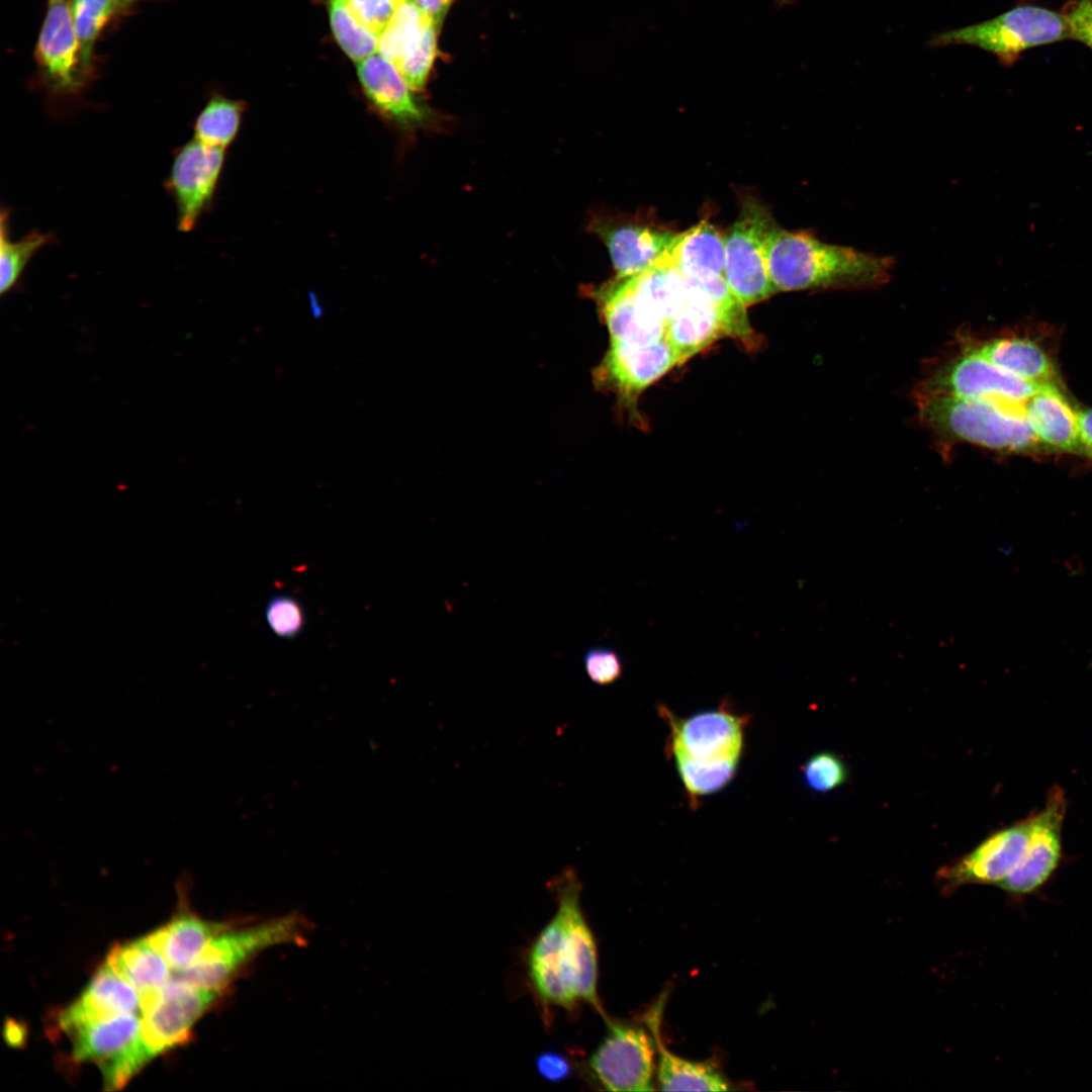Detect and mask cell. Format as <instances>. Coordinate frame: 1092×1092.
<instances>
[{"mask_svg":"<svg viewBox=\"0 0 1092 1092\" xmlns=\"http://www.w3.org/2000/svg\"><path fill=\"white\" fill-rule=\"evenodd\" d=\"M1078 426L1082 453L1092 458V407L1078 412Z\"/></svg>","mask_w":1092,"mask_h":1092,"instance_id":"7bdbcfd3","label":"cell"},{"mask_svg":"<svg viewBox=\"0 0 1092 1092\" xmlns=\"http://www.w3.org/2000/svg\"><path fill=\"white\" fill-rule=\"evenodd\" d=\"M921 404L922 420L946 437L1010 453L1045 449L1028 425L1024 403L928 393Z\"/></svg>","mask_w":1092,"mask_h":1092,"instance_id":"7a4b0ae2","label":"cell"},{"mask_svg":"<svg viewBox=\"0 0 1092 1092\" xmlns=\"http://www.w3.org/2000/svg\"><path fill=\"white\" fill-rule=\"evenodd\" d=\"M229 923L203 920L193 914L176 916L148 938L176 972L187 969L208 942Z\"/></svg>","mask_w":1092,"mask_h":1092,"instance_id":"d4e9b609","label":"cell"},{"mask_svg":"<svg viewBox=\"0 0 1092 1092\" xmlns=\"http://www.w3.org/2000/svg\"><path fill=\"white\" fill-rule=\"evenodd\" d=\"M1067 804L1066 793L1054 786L1043 808L1030 815L1025 851L1017 866L998 884L1001 889L1013 895H1025L1039 889L1051 878L1062 858Z\"/></svg>","mask_w":1092,"mask_h":1092,"instance_id":"8fae6325","label":"cell"},{"mask_svg":"<svg viewBox=\"0 0 1092 1092\" xmlns=\"http://www.w3.org/2000/svg\"><path fill=\"white\" fill-rule=\"evenodd\" d=\"M589 1058V1069L607 1091H653L656 1050L652 1035L639 1026L611 1021Z\"/></svg>","mask_w":1092,"mask_h":1092,"instance_id":"9c48e42d","label":"cell"},{"mask_svg":"<svg viewBox=\"0 0 1092 1092\" xmlns=\"http://www.w3.org/2000/svg\"><path fill=\"white\" fill-rule=\"evenodd\" d=\"M59 1027L73 1044V1059L96 1064L107 1090L122 1088L153 1057L138 1014L69 1017L60 1013Z\"/></svg>","mask_w":1092,"mask_h":1092,"instance_id":"3957f363","label":"cell"},{"mask_svg":"<svg viewBox=\"0 0 1092 1092\" xmlns=\"http://www.w3.org/2000/svg\"><path fill=\"white\" fill-rule=\"evenodd\" d=\"M589 230L607 247L619 278L647 270L678 236L643 218L596 217L590 220Z\"/></svg>","mask_w":1092,"mask_h":1092,"instance_id":"9a60e30c","label":"cell"},{"mask_svg":"<svg viewBox=\"0 0 1092 1092\" xmlns=\"http://www.w3.org/2000/svg\"><path fill=\"white\" fill-rule=\"evenodd\" d=\"M611 342L650 344L665 338V322L637 295L632 277L619 278L595 291Z\"/></svg>","mask_w":1092,"mask_h":1092,"instance_id":"d6986e66","label":"cell"},{"mask_svg":"<svg viewBox=\"0 0 1092 1092\" xmlns=\"http://www.w3.org/2000/svg\"><path fill=\"white\" fill-rule=\"evenodd\" d=\"M686 279L688 291L685 303L668 321L665 329V339L679 364L718 338L728 336L724 320L715 303L698 286L687 277Z\"/></svg>","mask_w":1092,"mask_h":1092,"instance_id":"44dd1931","label":"cell"},{"mask_svg":"<svg viewBox=\"0 0 1092 1092\" xmlns=\"http://www.w3.org/2000/svg\"><path fill=\"white\" fill-rule=\"evenodd\" d=\"M777 224L765 204L745 196L725 236V278L745 307L777 292L766 265L767 245Z\"/></svg>","mask_w":1092,"mask_h":1092,"instance_id":"8992f818","label":"cell"},{"mask_svg":"<svg viewBox=\"0 0 1092 1092\" xmlns=\"http://www.w3.org/2000/svg\"><path fill=\"white\" fill-rule=\"evenodd\" d=\"M548 887L558 904L561 954L573 994L577 1001L588 1003L605 1017L597 991V944L579 903L581 883L574 869L567 867L548 882Z\"/></svg>","mask_w":1092,"mask_h":1092,"instance_id":"52a82bcc","label":"cell"},{"mask_svg":"<svg viewBox=\"0 0 1092 1092\" xmlns=\"http://www.w3.org/2000/svg\"><path fill=\"white\" fill-rule=\"evenodd\" d=\"M118 7L115 0H73L72 20L81 67L88 77L95 40Z\"/></svg>","mask_w":1092,"mask_h":1092,"instance_id":"d6a6232c","label":"cell"},{"mask_svg":"<svg viewBox=\"0 0 1092 1092\" xmlns=\"http://www.w3.org/2000/svg\"><path fill=\"white\" fill-rule=\"evenodd\" d=\"M1030 815L996 830L968 853L937 873L944 890L968 884H999L1021 859L1030 832Z\"/></svg>","mask_w":1092,"mask_h":1092,"instance_id":"7c38bea8","label":"cell"},{"mask_svg":"<svg viewBox=\"0 0 1092 1092\" xmlns=\"http://www.w3.org/2000/svg\"><path fill=\"white\" fill-rule=\"evenodd\" d=\"M51 1H54V0H51Z\"/></svg>","mask_w":1092,"mask_h":1092,"instance_id":"bcb514c9","label":"cell"},{"mask_svg":"<svg viewBox=\"0 0 1092 1092\" xmlns=\"http://www.w3.org/2000/svg\"><path fill=\"white\" fill-rule=\"evenodd\" d=\"M560 944L561 921L555 913L530 948L529 974L543 1003L572 1010L578 1001L567 979Z\"/></svg>","mask_w":1092,"mask_h":1092,"instance_id":"603a6c76","label":"cell"},{"mask_svg":"<svg viewBox=\"0 0 1092 1092\" xmlns=\"http://www.w3.org/2000/svg\"><path fill=\"white\" fill-rule=\"evenodd\" d=\"M245 109L244 101L212 95L193 122V138L225 150L240 130Z\"/></svg>","mask_w":1092,"mask_h":1092,"instance_id":"f1b7e54d","label":"cell"},{"mask_svg":"<svg viewBox=\"0 0 1092 1092\" xmlns=\"http://www.w3.org/2000/svg\"><path fill=\"white\" fill-rule=\"evenodd\" d=\"M225 159V150L195 138L174 151L165 189L177 211V229L192 231L210 209Z\"/></svg>","mask_w":1092,"mask_h":1092,"instance_id":"30bf717a","label":"cell"},{"mask_svg":"<svg viewBox=\"0 0 1092 1092\" xmlns=\"http://www.w3.org/2000/svg\"><path fill=\"white\" fill-rule=\"evenodd\" d=\"M979 355L1028 382L1059 385L1058 373L1050 355L1034 340L1004 337L973 348Z\"/></svg>","mask_w":1092,"mask_h":1092,"instance_id":"4316f807","label":"cell"},{"mask_svg":"<svg viewBox=\"0 0 1092 1092\" xmlns=\"http://www.w3.org/2000/svg\"><path fill=\"white\" fill-rule=\"evenodd\" d=\"M1061 12L1068 21L1070 38L1092 50V0H1068Z\"/></svg>","mask_w":1092,"mask_h":1092,"instance_id":"ab89813d","label":"cell"},{"mask_svg":"<svg viewBox=\"0 0 1092 1092\" xmlns=\"http://www.w3.org/2000/svg\"><path fill=\"white\" fill-rule=\"evenodd\" d=\"M221 991L193 986L180 979L141 996L144 1039L154 1056L185 1043L195 1022Z\"/></svg>","mask_w":1092,"mask_h":1092,"instance_id":"ba28073f","label":"cell"},{"mask_svg":"<svg viewBox=\"0 0 1092 1092\" xmlns=\"http://www.w3.org/2000/svg\"><path fill=\"white\" fill-rule=\"evenodd\" d=\"M420 9L438 27L441 26L453 0H414Z\"/></svg>","mask_w":1092,"mask_h":1092,"instance_id":"b9f144b4","label":"cell"},{"mask_svg":"<svg viewBox=\"0 0 1092 1092\" xmlns=\"http://www.w3.org/2000/svg\"><path fill=\"white\" fill-rule=\"evenodd\" d=\"M106 963L141 996L160 989L171 980L169 964L148 936L113 946Z\"/></svg>","mask_w":1092,"mask_h":1092,"instance_id":"83f0119b","label":"cell"},{"mask_svg":"<svg viewBox=\"0 0 1092 1092\" xmlns=\"http://www.w3.org/2000/svg\"><path fill=\"white\" fill-rule=\"evenodd\" d=\"M439 27L430 22L418 41L394 64L408 86L423 91L437 52Z\"/></svg>","mask_w":1092,"mask_h":1092,"instance_id":"e575fe53","label":"cell"},{"mask_svg":"<svg viewBox=\"0 0 1092 1092\" xmlns=\"http://www.w3.org/2000/svg\"><path fill=\"white\" fill-rule=\"evenodd\" d=\"M664 1003L665 996H660L645 1017L655 1044L656 1076L660 1090L727 1091L731 1089L729 1080L713 1063L681 1058L665 1046L660 1036Z\"/></svg>","mask_w":1092,"mask_h":1092,"instance_id":"ffe728a7","label":"cell"},{"mask_svg":"<svg viewBox=\"0 0 1092 1092\" xmlns=\"http://www.w3.org/2000/svg\"><path fill=\"white\" fill-rule=\"evenodd\" d=\"M35 59L52 93L69 96L83 88L87 76L81 67L71 5L65 0L51 1L35 47Z\"/></svg>","mask_w":1092,"mask_h":1092,"instance_id":"2e32d148","label":"cell"},{"mask_svg":"<svg viewBox=\"0 0 1092 1092\" xmlns=\"http://www.w3.org/2000/svg\"><path fill=\"white\" fill-rule=\"evenodd\" d=\"M118 6L127 5L135 0H115Z\"/></svg>","mask_w":1092,"mask_h":1092,"instance_id":"f6af8a7d","label":"cell"},{"mask_svg":"<svg viewBox=\"0 0 1092 1092\" xmlns=\"http://www.w3.org/2000/svg\"><path fill=\"white\" fill-rule=\"evenodd\" d=\"M664 255L690 279L725 276V236L707 219L678 234Z\"/></svg>","mask_w":1092,"mask_h":1092,"instance_id":"cb8c5ba5","label":"cell"},{"mask_svg":"<svg viewBox=\"0 0 1092 1092\" xmlns=\"http://www.w3.org/2000/svg\"><path fill=\"white\" fill-rule=\"evenodd\" d=\"M329 15L336 40L356 64L377 53L378 37L356 21L345 0H329Z\"/></svg>","mask_w":1092,"mask_h":1092,"instance_id":"836d02e7","label":"cell"},{"mask_svg":"<svg viewBox=\"0 0 1092 1092\" xmlns=\"http://www.w3.org/2000/svg\"><path fill=\"white\" fill-rule=\"evenodd\" d=\"M139 991L107 963L89 982L80 998L61 1013L69 1017H104L141 1013Z\"/></svg>","mask_w":1092,"mask_h":1092,"instance_id":"484cf974","label":"cell"},{"mask_svg":"<svg viewBox=\"0 0 1092 1092\" xmlns=\"http://www.w3.org/2000/svg\"><path fill=\"white\" fill-rule=\"evenodd\" d=\"M405 0H345L346 6L356 21L365 29L381 35L398 7Z\"/></svg>","mask_w":1092,"mask_h":1092,"instance_id":"74e56055","label":"cell"},{"mask_svg":"<svg viewBox=\"0 0 1092 1092\" xmlns=\"http://www.w3.org/2000/svg\"><path fill=\"white\" fill-rule=\"evenodd\" d=\"M1042 386L1005 371L971 349L938 370L929 380L927 391L1024 403Z\"/></svg>","mask_w":1092,"mask_h":1092,"instance_id":"4fadbf2b","label":"cell"},{"mask_svg":"<svg viewBox=\"0 0 1092 1092\" xmlns=\"http://www.w3.org/2000/svg\"><path fill=\"white\" fill-rule=\"evenodd\" d=\"M679 361L665 338L650 344L611 342L597 379L626 402L635 404L639 394Z\"/></svg>","mask_w":1092,"mask_h":1092,"instance_id":"e0dca14e","label":"cell"},{"mask_svg":"<svg viewBox=\"0 0 1092 1092\" xmlns=\"http://www.w3.org/2000/svg\"><path fill=\"white\" fill-rule=\"evenodd\" d=\"M583 666L588 678L599 686L611 685L623 674L621 657L607 647L588 649L583 655Z\"/></svg>","mask_w":1092,"mask_h":1092,"instance_id":"f35d334b","label":"cell"},{"mask_svg":"<svg viewBox=\"0 0 1092 1092\" xmlns=\"http://www.w3.org/2000/svg\"><path fill=\"white\" fill-rule=\"evenodd\" d=\"M1070 38L1062 12L1035 5L1016 6L990 20L943 32L937 46L970 44L994 54L1003 65L1014 64L1026 50Z\"/></svg>","mask_w":1092,"mask_h":1092,"instance_id":"5b68a950","label":"cell"},{"mask_svg":"<svg viewBox=\"0 0 1092 1092\" xmlns=\"http://www.w3.org/2000/svg\"><path fill=\"white\" fill-rule=\"evenodd\" d=\"M265 618L269 629L284 639L297 637L306 621L299 601L285 594L275 595L267 602Z\"/></svg>","mask_w":1092,"mask_h":1092,"instance_id":"8d00e7d4","label":"cell"},{"mask_svg":"<svg viewBox=\"0 0 1092 1092\" xmlns=\"http://www.w3.org/2000/svg\"><path fill=\"white\" fill-rule=\"evenodd\" d=\"M680 780L694 797L716 793L734 777L739 756L695 757L672 753Z\"/></svg>","mask_w":1092,"mask_h":1092,"instance_id":"4dcf8cb0","label":"cell"},{"mask_svg":"<svg viewBox=\"0 0 1092 1092\" xmlns=\"http://www.w3.org/2000/svg\"><path fill=\"white\" fill-rule=\"evenodd\" d=\"M535 1066L539 1075L551 1083L563 1082L572 1073L570 1061L564 1055L554 1051L540 1053L535 1059Z\"/></svg>","mask_w":1092,"mask_h":1092,"instance_id":"60d3db41","label":"cell"},{"mask_svg":"<svg viewBox=\"0 0 1092 1092\" xmlns=\"http://www.w3.org/2000/svg\"><path fill=\"white\" fill-rule=\"evenodd\" d=\"M302 923L287 915L244 928L229 926L217 933L177 979L193 986L221 991L262 951L298 940Z\"/></svg>","mask_w":1092,"mask_h":1092,"instance_id":"277c9868","label":"cell"},{"mask_svg":"<svg viewBox=\"0 0 1092 1092\" xmlns=\"http://www.w3.org/2000/svg\"><path fill=\"white\" fill-rule=\"evenodd\" d=\"M1024 413L1035 438L1046 450L1082 453L1078 412L1059 385L1040 387L1024 402Z\"/></svg>","mask_w":1092,"mask_h":1092,"instance_id":"7402d4cb","label":"cell"},{"mask_svg":"<svg viewBox=\"0 0 1092 1092\" xmlns=\"http://www.w3.org/2000/svg\"><path fill=\"white\" fill-rule=\"evenodd\" d=\"M9 209H1L0 219V293L9 292L18 283L32 257L55 238L51 234L32 230L20 240L13 242L9 234Z\"/></svg>","mask_w":1092,"mask_h":1092,"instance_id":"f546056e","label":"cell"},{"mask_svg":"<svg viewBox=\"0 0 1092 1092\" xmlns=\"http://www.w3.org/2000/svg\"><path fill=\"white\" fill-rule=\"evenodd\" d=\"M805 785L810 791L819 794L833 792L843 786L849 778V769L840 755L823 750L811 755L802 767Z\"/></svg>","mask_w":1092,"mask_h":1092,"instance_id":"d590c367","label":"cell"},{"mask_svg":"<svg viewBox=\"0 0 1092 1092\" xmlns=\"http://www.w3.org/2000/svg\"><path fill=\"white\" fill-rule=\"evenodd\" d=\"M766 265L776 291L859 289L886 283L893 260L777 224L769 237Z\"/></svg>","mask_w":1092,"mask_h":1092,"instance_id":"6da1fadb","label":"cell"},{"mask_svg":"<svg viewBox=\"0 0 1092 1092\" xmlns=\"http://www.w3.org/2000/svg\"><path fill=\"white\" fill-rule=\"evenodd\" d=\"M670 727V751L695 757L739 756L746 719L726 708L677 718L661 707Z\"/></svg>","mask_w":1092,"mask_h":1092,"instance_id":"ac0fdd59","label":"cell"},{"mask_svg":"<svg viewBox=\"0 0 1092 1092\" xmlns=\"http://www.w3.org/2000/svg\"><path fill=\"white\" fill-rule=\"evenodd\" d=\"M432 22L414 0H405L378 37L377 53L395 64Z\"/></svg>","mask_w":1092,"mask_h":1092,"instance_id":"1f68e13d","label":"cell"},{"mask_svg":"<svg viewBox=\"0 0 1092 1092\" xmlns=\"http://www.w3.org/2000/svg\"><path fill=\"white\" fill-rule=\"evenodd\" d=\"M23 1034L24 1032L22 1027L18 1026L15 1022H8L5 1035L9 1043L17 1045L18 1043L22 1042Z\"/></svg>","mask_w":1092,"mask_h":1092,"instance_id":"ee69618b","label":"cell"},{"mask_svg":"<svg viewBox=\"0 0 1092 1092\" xmlns=\"http://www.w3.org/2000/svg\"><path fill=\"white\" fill-rule=\"evenodd\" d=\"M357 75L373 110L402 135L431 127L433 113L415 95L393 63L376 53L357 63Z\"/></svg>","mask_w":1092,"mask_h":1092,"instance_id":"5bb4252c","label":"cell"}]
</instances>
